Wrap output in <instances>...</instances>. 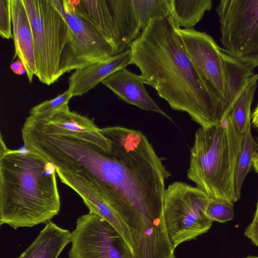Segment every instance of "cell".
Wrapping results in <instances>:
<instances>
[{
    "label": "cell",
    "instance_id": "obj_1",
    "mask_svg": "<svg viewBox=\"0 0 258 258\" xmlns=\"http://www.w3.org/2000/svg\"><path fill=\"white\" fill-rule=\"evenodd\" d=\"M101 131L111 150L78 140L68 153L66 168L97 189L127 228L134 250H154L168 240L163 202L171 174L142 132L121 126Z\"/></svg>",
    "mask_w": 258,
    "mask_h": 258
},
{
    "label": "cell",
    "instance_id": "obj_2",
    "mask_svg": "<svg viewBox=\"0 0 258 258\" xmlns=\"http://www.w3.org/2000/svg\"><path fill=\"white\" fill-rule=\"evenodd\" d=\"M171 15L150 22L131 44V64L173 110L187 113L201 127L220 123L227 115L196 71Z\"/></svg>",
    "mask_w": 258,
    "mask_h": 258
},
{
    "label": "cell",
    "instance_id": "obj_3",
    "mask_svg": "<svg viewBox=\"0 0 258 258\" xmlns=\"http://www.w3.org/2000/svg\"><path fill=\"white\" fill-rule=\"evenodd\" d=\"M60 207L56 167L26 148L10 149L1 134V225L17 229L47 224Z\"/></svg>",
    "mask_w": 258,
    "mask_h": 258
},
{
    "label": "cell",
    "instance_id": "obj_4",
    "mask_svg": "<svg viewBox=\"0 0 258 258\" xmlns=\"http://www.w3.org/2000/svg\"><path fill=\"white\" fill-rule=\"evenodd\" d=\"M242 139L230 113L218 124L199 127L187 172L188 178L210 198L232 206L238 201L234 182Z\"/></svg>",
    "mask_w": 258,
    "mask_h": 258
},
{
    "label": "cell",
    "instance_id": "obj_5",
    "mask_svg": "<svg viewBox=\"0 0 258 258\" xmlns=\"http://www.w3.org/2000/svg\"><path fill=\"white\" fill-rule=\"evenodd\" d=\"M33 33L37 77L47 85L68 73L72 32L51 0H23Z\"/></svg>",
    "mask_w": 258,
    "mask_h": 258
},
{
    "label": "cell",
    "instance_id": "obj_6",
    "mask_svg": "<svg viewBox=\"0 0 258 258\" xmlns=\"http://www.w3.org/2000/svg\"><path fill=\"white\" fill-rule=\"evenodd\" d=\"M213 199L198 187L175 181L165 192L163 216L173 248L208 232L212 221L206 209Z\"/></svg>",
    "mask_w": 258,
    "mask_h": 258
},
{
    "label": "cell",
    "instance_id": "obj_7",
    "mask_svg": "<svg viewBox=\"0 0 258 258\" xmlns=\"http://www.w3.org/2000/svg\"><path fill=\"white\" fill-rule=\"evenodd\" d=\"M216 11L224 50L258 67V0H222Z\"/></svg>",
    "mask_w": 258,
    "mask_h": 258
},
{
    "label": "cell",
    "instance_id": "obj_8",
    "mask_svg": "<svg viewBox=\"0 0 258 258\" xmlns=\"http://www.w3.org/2000/svg\"><path fill=\"white\" fill-rule=\"evenodd\" d=\"M71 243L69 258H132L119 232L104 219L91 212L77 220Z\"/></svg>",
    "mask_w": 258,
    "mask_h": 258
},
{
    "label": "cell",
    "instance_id": "obj_9",
    "mask_svg": "<svg viewBox=\"0 0 258 258\" xmlns=\"http://www.w3.org/2000/svg\"><path fill=\"white\" fill-rule=\"evenodd\" d=\"M177 33L196 71L228 115V96L222 48L205 32L178 27Z\"/></svg>",
    "mask_w": 258,
    "mask_h": 258
},
{
    "label": "cell",
    "instance_id": "obj_10",
    "mask_svg": "<svg viewBox=\"0 0 258 258\" xmlns=\"http://www.w3.org/2000/svg\"><path fill=\"white\" fill-rule=\"evenodd\" d=\"M72 32L68 72L104 60L115 55L112 47L74 10L69 0H51Z\"/></svg>",
    "mask_w": 258,
    "mask_h": 258
},
{
    "label": "cell",
    "instance_id": "obj_11",
    "mask_svg": "<svg viewBox=\"0 0 258 258\" xmlns=\"http://www.w3.org/2000/svg\"><path fill=\"white\" fill-rule=\"evenodd\" d=\"M75 12L113 48L115 55L129 47L116 0H69Z\"/></svg>",
    "mask_w": 258,
    "mask_h": 258
},
{
    "label": "cell",
    "instance_id": "obj_12",
    "mask_svg": "<svg viewBox=\"0 0 258 258\" xmlns=\"http://www.w3.org/2000/svg\"><path fill=\"white\" fill-rule=\"evenodd\" d=\"M28 116L36 127L45 133L73 136L94 144L104 151L111 150L110 141L103 135L93 119L71 111L69 106L44 119Z\"/></svg>",
    "mask_w": 258,
    "mask_h": 258
},
{
    "label": "cell",
    "instance_id": "obj_13",
    "mask_svg": "<svg viewBox=\"0 0 258 258\" xmlns=\"http://www.w3.org/2000/svg\"><path fill=\"white\" fill-rule=\"evenodd\" d=\"M56 174L62 183L80 196L89 212L104 219L119 232L132 252L127 228L97 189L90 181L70 171L56 167Z\"/></svg>",
    "mask_w": 258,
    "mask_h": 258
},
{
    "label": "cell",
    "instance_id": "obj_14",
    "mask_svg": "<svg viewBox=\"0 0 258 258\" xmlns=\"http://www.w3.org/2000/svg\"><path fill=\"white\" fill-rule=\"evenodd\" d=\"M102 84L119 99L141 109L157 112L171 120L149 95L141 75L134 74L124 68L109 75Z\"/></svg>",
    "mask_w": 258,
    "mask_h": 258
},
{
    "label": "cell",
    "instance_id": "obj_15",
    "mask_svg": "<svg viewBox=\"0 0 258 258\" xmlns=\"http://www.w3.org/2000/svg\"><path fill=\"white\" fill-rule=\"evenodd\" d=\"M131 62V51L127 49L104 60L77 69L69 78L68 90L73 97L82 96Z\"/></svg>",
    "mask_w": 258,
    "mask_h": 258
},
{
    "label": "cell",
    "instance_id": "obj_16",
    "mask_svg": "<svg viewBox=\"0 0 258 258\" xmlns=\"http://www.w3.org/2000/svg\"><path fill=\"white\" fill-rule=\"evenodd\" d=\"M13 39L15 53L25 67L26 75L31 83L37 76V69L33 33L23 0H11Z\"/></svg>",
    "mask_w": 258,
    "mask_h": 258
},
{
    "label": "cell",
    "instance_id": "obj_17",
    "mask_svg": "<svg viewBox=\"0 0 258 258\" xmlns=\"http://www.w3.org/2000/svg\"><path fill=\"white\" fill-rule=\"evenodd\" d=\"M71 240L69 230L50 221L17 258H58Z\"/></svg>",
    "mask_w": 258,
    "mask_h": 258
},
{
    "label": "cell",
    "instance_id": "obj_18",
    "mask_svg": "<svg viewBox=\"0 0 258 258\" xmlns=\"http://www.w3.org/2000/svg\"><path fill=\"white\" fill-rule=\"evenodd\" d=\"M222 50L228 96L227 107L230 113L255 74L252 67L228 54L223 48Z\"/></svg>",
    "mask_w": 258,
    "mask_h": 258
},
{
    "label": "cell",
    "instance_id": "obj_19",
    "mask_svg": "<svg viewBox=\"0 0 258 258\" xmlns=\"http://www.w3.org/2000/svg\"><path fill=\"white\" fill-rule=\"evenodd\" d=\"M212 5L211 0H170V15L179 28L190 29L202 20Z\"/></svg>",
    "mask_w": 258,
    "mask_h": 258
},
{
    "label": "cell",
    "instance_id": "obj_20",
    "mask_svg": "<svg viewBox=\"0 0 258 258\" xmlns=\"http://www.w3.org/2000/svg\"><path fill=\"white\" fill-rule=\"evenodd\" d=\"M258 153V143L252 135L251 122L242 134L240 150L237 162L234 188L237 200L241 196L242 186L247 174L253 167V158Z\"/></svg>",
    "mask_w": 258,
    "mask_h": 258
},
{
    "label": "cell",
    "instance_id": "obj_21",
    "mask_svg": "<svg viewBox=\"0 0 258 258\" xmlns=\"http://www.w3.org/2000/svg\"><path fill=\"white\" fill-rule=\"evenodd\" d=\"M258 75L256 74L242 94L234 103L230 114L237 131L241 134L251 122V107L257 87Z\"/></svg>",
    "mask_w": 258,
    "mask_h": 258
},
{
    "label": "cell",
    "instance_id": "obj_22",
    "mask_svg": "<svg viewBox=\"0 0 258 258\" xmlns=\"http://www.w3.org/2000/svg\"><path fill=\"white\" fill-rule=\"evenodd\" d=\"M135 16L141 31L154 20L170 15V0H132Z\"/></svg>",
    "mask_w": 258,
    "mask_h": 258
},
{
    "label": "cell",
    "instance_id": "obj_23",
    "mask_svg": "<svg viewBox=\"0 0 258 258\" xmlns=\"http://www.w3.org/2000/svg\"><path fill=\"white\" fill-rule=\"evenodd\" d=\"M72 95L68 89L53 99L44 101L33 107L30 111V115L39 120L49 117L58 111L69 106Z\"/></svg>",
    "mask_w": 258,
    "mask_h": 258
},
{
    "label": "cell",
    "instance_id": "obj_24",
    "mask_svg": "<svg viewBox=\"0 0 258 258\" xmlns=\"http://www.w3.org/2000/svg\"><path fill=\"white\" fill-rule=\"evenodd\" d=\"M206 215L212 221L224 223L231 220L234 215L233 206L220 201L212 200L209 203Z\"/></svg>",
    "mask_w": 258,
    "mask_h": 258
},
{
    "label": "cell",
    "instance_id": "obj_25",
    "mask_svg": "<svg viewBox=\"0 0 258 258\" xmlns=\"http://www.w3.org/2000/svg\"><path fill=\"white\" fill-rule=\"evenodd\" d=\"M11 0H0V35L5 39L13 38Z\"/></svg>",
    "mask_w": 258,
    "mask_h": 258
},
{
    "label": "cell",
    "instance_id": "obj_26",
    "mask_svg": "<svg viewBox=\"0 0 258 258\" xmlns=\"http://www.w3.org/2000/svg\"><path fill=\"white\" fill-rule=\"evenodd\" d=\"M244 235L258 247V200L253 219L246 228Z\"/></svg>",
    "mask_w": 258,
    "mask_h": 258
},
{
    "label": "cell",
    "instance_id": "obj_27",
    "mask_svg": "<svg viewBox=\"0 0 258 258\" xmlns=\"http://www.w3.org/2000/svg\"><path fill=\"white\" fill-rule=\"evenodd\" d=\"M10 68L13 73L16 75H22L26 73L23 61L19 58L11 63Z\"/></svg>",
    "mask_w": 258,
    "mask_h": 258
},
{
    "label": "cell",
    "instance_id": "obj_28",
    "mask_svg": "<svg viewBox=\"0 0 258 258\" xmlns=\"http://www.w3.org/2000/svg\"><path fill=\"white\" fill-rule=\"evenodd\" d=\"M251 123L253 126L258 130V104L251 113Z\"/></svg>",
    "mask_w": 258,
    "mask_h": 258
},
{
    "label": "cell",
    "instance_id": "obj_29",
    "mask_svg": "<svg viewBox=\"0 0 258 258\" xmlns=\"http://www.w3.org/2000/svg\"><path fill=\"white\" fill-rule=\"evenodd\" d=\"M253 167L258 174V153L255 156L253 160Z\"/></svg>",
    "mask_w": 258,
    "mask_h": 258
},
{
    "label": "cell",
    "instance_id": "obj_30",
    "mask_svg": "<svg viewBox=\"0 0 258 258\" xmlns=\"http://www.w3.org/2000/svg\"><path fill=\"white\" fill-rule=\"evenodd\" d=\"M244 258H258V256H253V255H249Z\"/></svg>",
    "mask_w": 258,
    "mask_h": 258
},
{
    "label": "cell",
    "instance_id": "obj_31",
    "mask_svg": "<svg viewBox=\"0 0 258 258\" xmlns=\"http://www.w3.org/2000/svg\"><path fill=\"white\" fill-rule=\"evenodd\" d=\"M256 142L258 143V134H257V137L256 138Z\"/></svg>",
    "mask_w": 258,
    "mask_h": 258
}]
</instances>
